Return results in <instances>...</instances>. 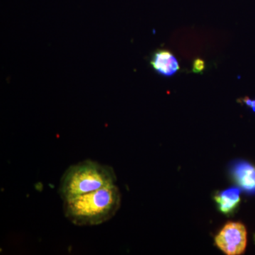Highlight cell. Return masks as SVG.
Instances as JSON below:
<instances>
[{"label":"cell","instance_id":"277c9868","mask_svg":"<svg viewBox=\"0 0 255 255\" xmlns=\"http://www.w3.org/2000/svg\"><path fill=\"white\" fill-rule=\"evenodd\" d=\"M151 65L157 73L164 76H172L179 69V63L172 53L165 50H159L152 55Z\"/></svg>","mask_w":255,"mask_h":255},{"label":"cell","instance_id":"5b68a950","mask_svg":"<svg viewBox=\"0 0 255 255\" xmlns=\"http://www.w3.org/2000/svg\"><path fill=\"white\" fill-rule=\"evenodd\" d=\"M233 174L241 189L255 193V167L246 162H238L233 169Z\"/></svg>","mask_w":255,"mask_h":255},{"label":"cell","instance_id":"8992f818","mask_svg":"<svg viewBox=\"0 0 255 255\" xmlns=\"http://www.w3.org/2000/svg\"><path fill=\"white\" fill-rule=\"evenodd\" d=\"M241 190L233 187L218 193L214 199L219 206V211L223 214L232 213L241 201Z\"/></svg>","mask_w":255,"mask_h":255},{"label":"cell","instance_id":"3957f363","mask_svg":"<svg viewBox=\"0 0 255 255\" xmlns=\"http://www.w3.org/2000/svg\"><path fill=\"white\" fill-rule=\"evenodd\" d=\"M216 244L228 255L243 254L247 246V230L241 223H227L216 237Z\"/></svg>","mask_w":255,"mask_h":255},{"label":"cell","instance_id":"52a82bcc","mask_svg":"<svg viewBox=\"0 0 255 255\" xmlns=\"http://www.w3.org/2000/svg\"><path fill=\"white\" fill-rule=\"evenodd\" d=\"M205 68V63L202 60L197 59L194 61V66H193V71L194 73H201Z\"/></svg>","mask_w":255,"mask_h":255},{"label":"cell","instance_id":"6da1fadb","mask_svg":"<svg viewBox=\"0 0 255 255\" xmlns=\"http://www.w3.org/2000/svg\"><path fill=\"white\" fill-rule=\"evenodd\" d=\"M122 194L117 184L63 201V211L77 226H95L107 222L121 207Z\"/></svg>","mask_w":255,"mask_h":255},{"label":"cell","instance_id":"7a4b0ae2","mask_svg":"<svg viewBox=\"0 0 255 255\" xmlns=\"http://www.w3.org/2000/svg\"><path fill=\"white\" fill-rule=\"evenodd\" d=\"M117 180V175L111 166L85 159L70 166L65 171L58 191L64 201L116 184Z\"/></svg>","mask_w":255,"mask_h":255}]
</instances>
